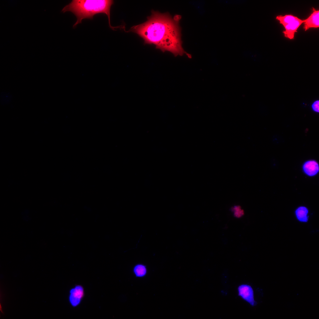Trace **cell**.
Returning <instances> with one entry per match:
<instances>
[{
	"mask_svg": "<svg viewBox=\"0 0 319 319\" xmlns=\"http://www.w3.org/2000/svg\"><path fill=\"white\" fill-rule=\"evenodd\" d=\"M180 18L179 15L172 18L168 13L152 11L145 22L133 26L128 31L138 34L145 44H154L163 52L182 56L185 52L182 47L178 24Z\"/></svg>",
	"mask_w": 319,
	"mask_h": 319,
	"instance_id": "1",
	"label": "cell"
},
{
	"mask_svg": "<svg viewBox=\"0 0 319 319\" xmlns=\"http://www.w3.org/2000/svg\"><path fill=\"white\" fill-rule=\"evenodd\" d=\"M114 1L111 0H73L65 6L61 12L63 13L70 12L76 16L77 20L73 27L75 28L82 19H92L94 16L98 14H106L108 18L110 27L113 30L118 28L112 26L110 22V10Z\"/></svg>",
	"mask_w": 319,
	"mask_h": 319,
	"instance_id": "2",
	"label": "cell"
},
{
	"mask_svg": "<svg viewBox=\"0 0 319 319\" xmlns=\"http://www.w3.org/2000/svg\"><path fill=\"white\" fill-rule=\"evenodd\" d=\"M276 19L285 29V30L283 32L284 36L290 39L294 38L295 33L304 22L303 20L291 14L278 16Z\"/></svg>",
	"mask_w": 319,
	"mask_h": 319,
	"instance_id": "3",
	"label": "cell"
},
{
	"mask_svg": "<svg viewBox=\"0 0 319 319\" xmlns=\"http://www.w3.org/2000/svg\"><path fill=\"white\" fill-rule=\"evenodd\" d=\"M238 295L249 303L251 306L256 305L257 302L254 298V292L251 287L247 284H242L239 286Z\"/></svg>",
	"mask_w": 319,
	"mask_h": 319,
	"instance_id": "4",
	"label": "cell"
},
{
	"mask_svg": "<svg viewBox=\"0 0 319 319\" xmlns=\"http://www.w3.org/2000/svg\"><path fill=\"white\" fill-rule=\"evenodd\" d=\"M84 295L83 287L79 285L76 286L70 291L69 301L73 307L78 306L80 303Z\"/></svg>",
	"mask_w": 319,
	"mask_h": 319,
	"instance_id": "5",
	"label": "cell"
},
{
	"mask_svg": "<svg viewBox=\"0 0 319 319\" xmlns=\"http://www.w3.org/2000/svg\"><path fill=\"white\" fill-rule=\"evenodd\" d=\"M313 12L306 19L303 20L304 28L306 31L310 28L319 27V11L313 8Z\"/></svg>",
	"mask_w": 319,
	"mask_h": 319,
	"instance_id": "6",
	"label": "cell"
},
{
	"mask_svg": "<svg viewBox=\"0 0 319 319\" xmlns=\"http://www.w3.org/2000/svg\"><path fill=\"white\" fill-rule=\"evenodd\" d=\"M303 168L306 174L310 176L316 174L319 170L318 163L314 160H309L306 162L304 164Z\"/></svg>",
	"mask_w": 319,
	"mask_h": 319,
	"instance_id": "7",
	"label": "cell"
},
{
	"mask_svg": "<svg viewBox=\"0 0 319 319\" xmlns=\"http://www.w3.org/2000/svg\"><path fill=\"white\" fill-rule=\"evenodd\" d=\"M308 210L305 207L301 206L298 208L296 211L295 213L298 219L300 221L306 222L308 220V217L307 216Z\"/></svg>",
	"mask_w": 319,
	"mask_h": 319,
	"instance_id": "8",
	"label": "cell"
},
{
	"mask_svg": "<svg viewBox=\"0 0 319 319\" xmlns=\"http://www.w3.org/2000/svg\"><path fill=\"white\" fill-rule=\"evenodd\" d=\"M133 271L134 275L136 277L142 278L146 275L147 270L145 266L139 264L134 266Z\"/></svg>",
	"mask_w": 319,
	"mask_h": 319,
	"instance_id": "9",
	"label": "cell"
},
{
	"mask_svg": "<svg viewBox=\"0 0 319 319\" xmlns=\"http://www.w3.org/2000/svg\"><path fill=\"white\" fill-rule=\"evenodd\" d=\"M230 211L233 213L234 216L236 218H240L244 214V210L239 205L232 206L230 208Z\"/></svg>",
	"mask_w": 319,
	"mask_h": 319,
	"instance_id": "10",
	"label": "cell"
},
{
	"mask_svg": "<svg viewBox=\"0 0 319 319\" xmlns=\"http://www.w3.org/2000/svg\"><path fill=\"white\" fill-rule=\"evenodd\" d=\"M319 101L317 100L315 101L312 105V108L313 111L316 112H319Z\"/></svg>",
	"mask_w": 319,
	"mask_h": 319,
	"instance_id": "11",
	"label": "cell"
}]
</instances>
